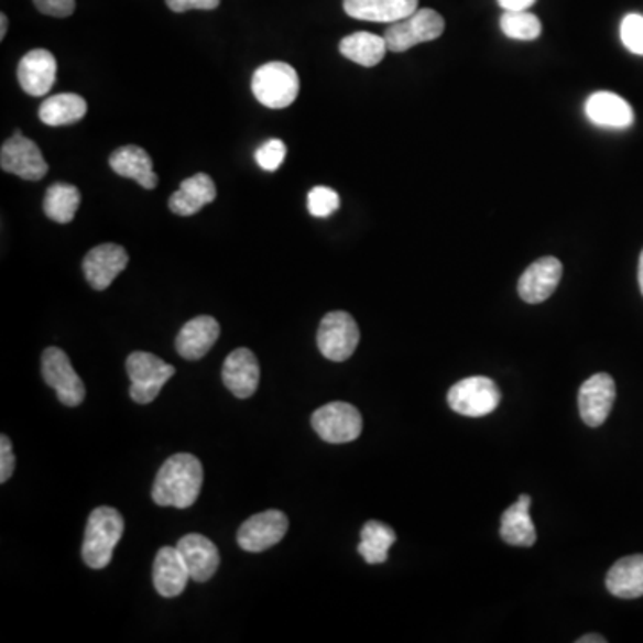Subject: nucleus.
<instances>
[{"label":"nucleus","instance_id":"obj_25","mask_svg":"<svg viewBox=\"0 0 643 643\" xmlns=\"http://www.w3.org/2000/svg\"><path fill=\"white\" fill-rule=\"evenodd\" d=\"M606 588L620 599H636L643 596V554H634L610 568L606 576Z\"/></svg>","mask_w":643,"mask_h":643},{"label":"nucleus","instance_id":"obj_16","mask_svg":"<svg viewBox=\"0 0 643 643\" xmlns=\"http://www.w3.org/2000/svg\"><path fill=\"white\" fill-rule=\"evenodd\" d=\"M177 551L194 581L206 582L217 574L220 554H218L217 545L206 536L197 535V533L183 536L177 542Z\"/></svg>","mask_w":643,"mask_h":643},{"label":"nucleus","instance_id":"obj_7","mask_svg":"<svg viewBox=\"0 0 643 643\" xmlns=\"http://www.w3.org/2000/svg\"><path fill=\"white\" fill-rule=\"evenodd\" d=\"M449 406L459 415L478 416L490 415L501 402V392L492 379L484 375L461 379L449 390L447 395Z\"/></svg>","mask_w":643,"mask_h":643},{"label":"nucleus","instance_id":"obj_33","mask_svg":"<svg viewBox=\"0 0 643 643\" xmlns=\"http://www.w3.org/2000/svg\"><path fill=\"white\" fill-rule=\"evenodd\" d=\"M254 157L263 171L275 172L283 165L284 157H286V145H284L283 140L272 138L255 151Z\"/></svg>","mask_w":643,"mask_h":643},{"label":"nucleus","instance_id":"obj_40","mask_svg":"<svg viewBox=\"0 0 643 643\" xmlns=\"http://www.w3.org/2000/svg\"><path fill=\"white\" fill-rule=\"evenodd\" d=\"M639 283H640V290H642V295H643V251H642V254H640Z\"/></svg>","mask_w":643,"mask_h":643},{"label":"nucleus","instance_id":"obj_23","mask_svg":"<svg viewBox=\"0 0 643 643\" xmlns=\"http://www.w3.org/2000/svg\"><path fill=\"white\" fill-rule=\"evenodd\" d=\"M109 166L113 168L115 174L134 179L145 189H154L157 186V175L152 168V157L138 145L117 149L109 156Z\"/></svg>","mask_w":643,"mask_h":643},{"label":"nucleus","instance_id":"obj_19","mask_svg":"<svg viewBox=\"0 0 643 643\" xmlns=\"http://www.w3.org/2000/svg\"><path fill=\"white\" fill-rule=\"evenodd\" d=\"M152 579H154L157 593L166 599L181 596L185 591L192 577L177 547H161L157 551L154 567H152Z\"/></svg>","mask_w":643,"mask_h":643},{"label":"nucleus","instance_id":"obj_9","mask_svg":"<svg viewBox=\"0 0 643 643\" xmlns=\"http://www.w3.org/2000/svg\"><path fill=\"white\" fill-rule=\"evenodd\" d=\"M42 375L45 383L56 390L57 399L65 406L76 407L85 401V383L72 367L70 358L65 355V350L57 347L43 350Z\"/></svg>","mask_w":643,"mask_h":643},{"label":"nucleus","instance_id":"obj_8","mask_svg":"<svg viewBox=\"0 0 643 643\" xmlns=\"http://www.w3.org/2000/svg\"><path fill=\"white\" fill-rule=\"evenodd\" d=\"M312 426L322 440L329 444H347L361 435L363 418L352 404L331 402L313 413Z\"/></svg>","mask_w":643,"mask_h":643},{"label":"nucleus","instance_id":"obj_10","mask_svg":"<svg viewBox=\"0 0 643 643\" xmlns=\"http://www.w3.org/2000/svg\"><path fill=\"white\" fill-rule=\"evenodd\" d=\"M0 166L8 174L19 175L25 181L43 179L48 172L47 161L39 145L25 138L20 129L2 145Z\"/></svg>","mask_w":643,"mask_h":643},{"label":"nucleus","instance_id":"obj_15","mask_svg":"<svg viewBox=\"0 0 643 643\" xmlns=\"http://www.w3.org/2000/svg\"><path fill=\"white\" fill-rule=\"evenodd\" d=\"M222 379L235 397H252L260 384V363L254 352L246 347L232 350L224 361Z\"/></svg>","mask_w":643,"mask_h":643},{"label":"nucleus","instance_id":"obj_14","mask_svg":"<svg viewBox=\"0 0 643 643\" xmlns=\"http://www.w3.org/2000/svg\"><path fill=\"white\" fill-rule=\"evenodd\" d=\"M562 275L563 265L558 258H542L522 274L519 280V295L527 304L544 303L558 288Z\"/></svg>","mask_w":643,"mask_h":643},{"label":"nucleus","instance_id":"obj_38","mask_svg":"<svg viewBox=\"0 0 643 643\" xmlns=\"http://www.w3.org/2000/svg\"><path fill=\"white\" fill-rule=\"evenodd\" d=\"M577 643H606V639H602L601 634H587L577 640Z\"/></svg>","mask_w":643,"mask_h":643},{"label":"nucleus","instance_id":"obj_1","mask_svg":"<svg viewBox=\"0 0 643 643\" xmlns=\"http://www.w3.org/2000/svg\"><path fill=\"white\" fill-rule=\"evenodd\" d=\"M203 464L188 453L171 456L161 465L152 487V499L157 506H174L179 510L194 506L203 488Z\"/></svg>","mask_w":643,"mask_h":643},{"label":"nucleus","instance_id":"obj_5","mask_svg":"<svg viewBox=\"0 0 643 643\" xmlns=\"http://www.w3.org/2000/svg\"><path fill=\"white\" fill-rule=\"evenodd\" d=\"M445 31V20L438 11L416 10L406 19L393 22L384 33V40L392 53H406L418 43L440 39Z\"/></svg>","mask_w":643,"mask_h":643},{"label":"nucleus","instance_id":"obj_2","mask_svg":"<svg viewBox=\"0 0 643 643\" xmlns=\"http://www.w3.org/2000/svg\"><path fill=\"white\" fill-rule=\"evenodd\" d=\"M123 527V516L115 508L100 506L91 511L83 540V559L88 567L94 570L108 567Z\"/></svg>","mask_w":643,"mask_h":643},{"label":"nucleus","instance_id":"obj_20","mask_svg":"<svg viewBox=\"0 0 643 643\" xmlns=\"http://www.w3.org/2000/svg\"><path fill=\"white\" fill-rule=\"evenodd\" d=\"M217 199V186L208 174H195L181 183L179 189L172 194L168 208L179 217H192Z\"/></svg>","mask_w":643,"mask_h":643},{"label":"nucleus","instance_id":"obj_36","mask_svg":"<svg viewBox=\"0 0 643 643\" xmlns=\"http://www.w3.org/2000/svg\"><path fill=\"white\" fill-rule=\"evenodd\" d=\"M220 0H166V6L175 13H185L189 10H215Z\"/></svg>","mask_w":643,"mask_h":643},{"label":"nucleus","instance_id":"obj_13","mask_svg":"<svg viewBox=\"0 0 643 643\" xmlns=\"http://www.w3.org/2000/svg\"><path fill=\"white\" fill-rule=\"evenodd\" d=\"M128 263L129 255L123 247L117 243H102L86 254L83 272L91 288L102 292L111 286L117 275L122 274Z\"/></svg>","mask_w":643,"mask_h":643},{"label":"nucleus","instance_id":"obj_26","mask_svg":"<svg viewBox=\"0 0 643 643\" xmlns=\"http://www.w3.org/2000/svg\"><path fill=\"white\" fill-rule=\"evenodd\" d=\"M386 51H389V45L384 36L367 33V31L349 34L340 42L341 56L367 68L375 67L383 62Z\"/></svg>","mask_w":643,"mask_h":643},{"label":"nucleus","instance_id":"obj_30","mask_svg":"<svg viewBox=\"0 0 643 643\" xmlns=\"http://www.w3.org/2000/svg\"><path fill=\"white\" fill-rule=\"evenodd\" d=\"M502 33L519 42H533L542 34V22L530 11H504L501 17Z\"/></svg>","mask_w":643,"mask_h":643},{"label":"nucleus","instance_id":"obj_37","mask_svg":"<svg viewBox=\"0 0 643 643\" xmlns=\"http://www.w3.org/2000/svg\"><path fill=\"white\" fill-rule=\"evenodd\" d=\"M504 11H527L536 0H497Z\"/></svg>","mask_w":643,"mask_h":643},{"label":"nucleus","instance_id":"obj_28","mask_svg":"<svg viewBox=\"0 0 643 643\" xmlns=\"http://www.w3.org/2000/svg\"><path fill=\"white\" fill-rule=\"evenodd\" d=\"M397 535L390 525L383 522L370 521L361 530V542L358 553L370 565H381L389 559V551L395 544Z\"/></svg>","mask_w":643,"mask_h":643},{"label":"nucleus","instance_id":"obj_21","mask_svg":"<svg viewBox=\"0 0 643 643\" xmlns=\"http://www.w3.org/2000/svg\"><path fill=\"white\" fill-rule=\"evenodd\" d=\"M585 113L591 123L601 128L625 129L630 128L634 120L630 102L611 91H597L590 95L585 105Z\"/></svg>","mask_w":643,"mask_h":643},{"label":"nucleus","instance_id":"obj_17","mask_svg":"<svg viewBox=\"0 0 643 643\" xmlns=\"http://www.w3.org/2000/svg\"><path fill=\"white\" fill-rule=\"evenodd\" d=\"M57 63L53 53L45 48H34L19 63V83L25 94L42 97L56 83Z\"/></svg>","mask_w":643,"mask_h":643},{"label":"nucleus","instance_id":"obj_39","mask_svg":"<svg viewBox=\"0 0 643 643\" xmlns=\"http://www.w3.org/2000/svg\"><path fill=\"white\" fill-rule=\"evenodd\" d=\"M0 24H2V28H0V40H4L6 33H8V17L4 13L0 14Z\"/></svg>","mask_w":643,"mask_h":643},{"label":"nucleus","instance_id":"obj_31","mask_svg":"<svg viewBox=\"0 0 643 643\" xmlns=\"http://www.w3.org/2000/svg\"><path fill=\"white\" fill-rule=\"evenodd\" d=\"M340 209V195L327 186H315L308 195V211L313 217H331Z\"/></svg>","mask_w":643,"mask_h":643},{"label":"nucleus","instance_id":"obj_34","mask_svg":"<svg viewBox=\"0 0 643 643\" xmlns=\"http://www.w3.org/2000/svg\"><path fill=\"white\" fill-rule=\"evenodd\" d=\"M33 2L43 14L56 19H67L76 11V0H33Z\"/></svg>","mask_w":643,"mask_h":643},{"label":"nucleus","instance_id":"obj_3","mask_svg":"<svg viewBox=\"0 0 643 643\" xmlns=\"http://www.w3.org/2000/svg\"><path fill=\"white\" fill-rule=\"evenodd\" d=\"M301 90L297 70L283 62H270L258 68L252 76V94L260 105L270 109L294 105Z\"/></svg>","mask_w":643,"mask_h":643},{"label":"nucleus","instance_id":"obj_11","mask_svg":"<svg viewBox=\"0 0 643 643\" xmlns=\"http://www.w3.org/2000/svg\"><path fill=\"white\" fill-rule=\"evenodd\" d=\"M288 516L280 510H266L247 519L238 530V545L247 553L263 551L280 544L288 531Z\"/></svg>","mask_w":643,"mask_h":643},{"label":"nucleus","instance_id":"obj_4","mask_svg":"<svg viewBox=\"0 0 643 643\" xmlns=\"http://www.w3.org/2000/svg\"><path fill=\"white\" fill-rule=\"evenodd\" d=\"M129 379H131V399L138 404H151L160 395L161 390L175 375L172 364L151 355L137 350L126 361Z\"/></svg>","mask_w":643,"mask_h":643},{"label":"nucleus","instance_id":"obj_22","mask_svg":"<svg viewBox=\"0 0 643 643\" xmlns=\"http://www.w3.org/2000/svg\"><path fill=\"white\" fill-rule=\"evenodd\" d=\"M349 17L367 22L393 24L418 10V0H344Z\"/></svg>","mask_w":643,"mask_h":643},{"label":"nucleus","instance_id":"obj_35","mask_svg":"<svg viewBox=\"0 0 643 643\" xmlns=\"http://www.w3.org/2000/svg\"><path fill=\"white\" fill-rule=\"evenodd\" d=\"M14 464L17 459L13 455V445L8 436L2 435L0 438V482H6L13 476Z\"/></svg>","mask_w":643,"mask_h":643},{"label":"nucleus","instance_id":"obj_32","mask_svg":"<svg viewBox=\"0 0 643 643\" xmlns=\"http://www.w3.org/2000/svg\"><path fill=\"white\" fill-rule=\"evenodd\" d=\"M620 39L625 48L636 56H643V17L631 13L620 24Z\"/></svg>","mask_w":643,"mask_h":643},{"label":"nucleus","instance_id":"obj_29","mask_svg":"<svg viewBox=\"0 0 643 643\" xmlns=\"http://www.w3.org/2000/svg\"><path fill=\"white\" fill-rule=\"evenodd\" d=\"M80 204V192L77 186L67 183H54L48 186L43 211L57 224H70L76 217Z\"/></svg>","mask_w":643,"mask_h":643},{"label":"nucleus","instance_id":"obj_18","mask_svg":"<svg viewBox=\"0 0 643 643\" xmlns=\"http://www.w3.org/2000/svg\"><path fill=\"white\" fill-rule=\"evenodd\" d=\"M218 336H220L218 322L208 315H200L183 326L175 338V349L185 360H200L217 344Z\"/></svg>","mask_w":643,"mask_h":643},{"label":"nucleus","instance_id":"obj_12","mask_svg":"<svg viewBox=\"0 0 643 643\" xmlns=\"http://www.w3.org/2000/svg\"><path fill=\"white\" fill-rule=\"evenodd\" d=\"M615 381L608 374H596L587 379L579 389V415L590 427H599L610 416L615 402Z\"/></svg>","mask_w":643,"mask_h":643},{"label":"nucleus","instance_id":"obj_27","mask_svg":"<svg viewBox=\"0 0 643 643\" xmlns=\"http://www.w3.org/2000/svg\"><path fill=\"white\" fill-rule=\"evenodd\" d=\"M86 111H88V105L80 95L57 94L43 100L39 117L43 123L59 128V126H70L85 119Z\"/></svg>","mask_w":643,"mask_h":643},{"label":"nucleus","instance_id":"obj_24","mask_svg":"<svg viewBox=\"0 0 643 643\" xmlns=\"http://www.w3.org/2000/svg\"><path fill=\"white\" fill-rule=\"evenodd\" d=\"M531 497L522 493L515 504H511L501 519V536L506 544L515 547H531L536 542V530L531 519Z\"/></svg>","mask_w":643,"mask_h":643},{"label":"nucleus","instance_id":"obj_6","mask_svg":"<svg viewBox=\"0 0 643 643\" xmlns=\"http://www.w3.org/2000/svg\"><path fill=\"white\" fill-rule=\"evenodd\" d=\"M317 344L324 358L341 363L355 355L360 344V327L349 313H327L318 326Z\"/></svg>","mask_w":643,"mask_h":643}]
</instances>
